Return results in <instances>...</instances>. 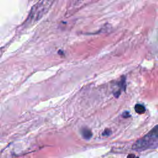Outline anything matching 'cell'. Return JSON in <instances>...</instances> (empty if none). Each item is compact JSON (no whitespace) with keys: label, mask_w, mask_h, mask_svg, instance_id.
I'll list each match as a JSON object with an SVG mask.
<instances>
[{"label":"cell","mask_w":158,"mask_h":158,"mask_svg":"<svg viewBox=\"0 0 158 158\" xmlns=\"http://www.w3.org/2000/svg\"><path fill=\"white\" fill-rule=\"evenodd\" d=\"M135 110L136 113L139 114H144L146 111L145 107L141 104H136L135 106Z\"/></svg>","instance_id":"cell-4"},{"label":"cell","mask_w":158,"mask_h":158,"mask_svg":"<svg viewBox=\"0 0 158 158\" xmlns=\"http://www.w3.org/2000/svg\"><path fill=\"white\" fill-rule=\"evenodd\" d=\"M81 135L83 137V138H85V139H87V140L89 139L92 137V135H93L91 130L87 128H83L81 130Z\"/></svg>","instance_id":"cell-3"},{"label":"cell","mask_w":158,"mask_h":158,"mask_svg":"<svg viewBox=\"0 0 158 158\" xmlns=\"http://www.w3.org/2000/svg\"><path fill=\"white\" fill-rule=\"evenodd\" d=\"M158 145V130L156 125L148 133L138 139L132 146L135 151H142L148 149H156Z\"/></svg>","instance_id":"cell-1"},{"label":"cell","mask_w":158,"mask_h":158,"mask_svg":"<svg viewBox=\"0 0 158 158\" xmlns=\"http://www.w3.org/2000/svg\"><path fill=\"white\" fill-rule=\"evenodd\" d=\"M53 2V1H42L35 4L30 10L26 24H33L40 20L48 12Z\"/></svg>","instance_id":"cell-2"},{"label":"cell","mask_w":158,"mask_h":158,"mask_svg":"<svg viewBox=\"0 0 158 158\" xmlns=\"http://www.w3.org/2000/svg\"><path fill=\"white\" fill-rule=\"evenodd\" d=\"M127 158H139V157H137V156H135V155H134V154H130L128 155Z\"/></svg>","instance_id":"cell-7"},{"label":"cell","mask_w":158,"mask_h":158,"mask_svg":"<svg viewBox=\"0 0 158 158\" xmlns=\"http://www.w3.org/2000/svg\"><path fill=\"white\" fill-rule=\"evenodd\" d=\"M122 116H123L124 118H127V117H130V115L129 112H128V111H125V112H124L123 113Z\"/></svg>","instance_id":"cell-6"},{"label":"cell","mask_w":158,"mask_h":158,"mask_svg":"<svg viewBox=\"0 0 158 158\" xmlns=\"http://www.w3.org/2000/svg\"><path fill=\"white\" fill-rule=\"evenodd\" d=\"M111 134V131L109 129H106L104 132L102 133V135L105 136H109Z\"/></svg>","instance_id":"cell-5"}]
</instances>
